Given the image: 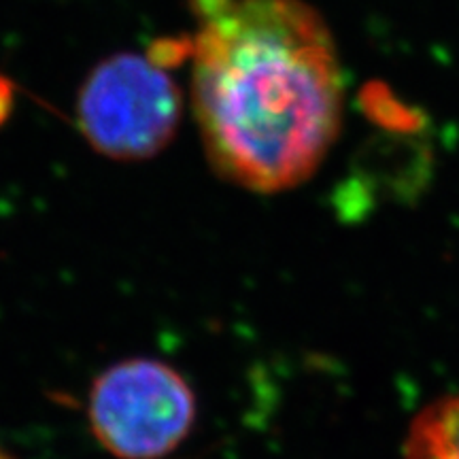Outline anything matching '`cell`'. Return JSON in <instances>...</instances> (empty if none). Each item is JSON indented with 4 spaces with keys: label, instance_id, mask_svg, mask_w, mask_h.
<instances>
[{
    "label": "cell",
    "instance_id": "5b68a950",
    "mask_svg": "<svg viewBox=\"0 0 459 459\" xmlns=\"http://www.w3.org/2000/svg\"><path fill=\"white\" fill-rule=\"evenodd\" d=\"M0 459H11V457H7L3 451H0Z\"/></svg>",
    "mask_w": 459,
    "mask_h": 459
},
{
    "label": "cell",
    "instance_id": "6da1fadb",
    "mask_svg": "<svg viewBox=\"0 0 459 459\" xmlns=\"http://www.w3.org/2000/svg\"><path fill=\"white\" fill-rule=\"evenodd\" d=\"M192 107L221 179L255 194L302 186L342 124V71L304 0H194Z\"/></svg>",
    "mask_w": 459,
    "mask_h": 459
},
{
    "label": "cell",
    "instance_id": "7a4b0ae2",
    "mask_svg": "<svg viewBox=\"0 0 459 459\" xmlns=\"http://www.w3.org/2000/svg\"><path fill=\"white\" fill-rule=\"evenodd\" d=\"M183 99L153 57L115 54L91 68L77 96V124L96 152L134 162L175 139Z\"/></svg>",
    "mask_w": 459,
    "mask_h": 459
},
{
    "label": "cell",
    "instance_id": "3957f363",
    "mask_svg": "<svg viewBox=\"0 0 459 459\" xmlns=\"http://www.w3.org/2000/svg\"><path fill=\"white\" fill-rule=\"evenodd\" d=\"M196 412L189 383L160 359L117 361L90 389L91 434L117 459L166 457L192 432Z\"/></svg>",
    "mask_w": 459,
    "mask_h": 459
},
{
    "label": "cell",
    "instance_id": "277c9868",
    "mask_svg": "<svg viewBox=\"0 0 459 459\" xmlns=\"http://www.w3.org/2000/svg\"><path fill=\"white\" fill-rule=\"evenodd\" d=\"M404 459H459V389L432 400L412 417Z\"/></svg>",
    "mask_w": 459,
    "mask_h": 459
}]
</instances>
